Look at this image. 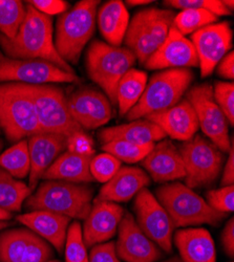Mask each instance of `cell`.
Masks as SVG:
<instances>
[{
  "instance_id": "cell-42",
  "label": "cell",
  "mask_w": 234,
  "mask_h": 262,
  "mask_svg": "<svg viewBox=\"0 0 234 262\" xmlns=\"http://www.w3.org/2000/svg\"><path fill=\"white\" fill-rule=\"evenodd\" d=\"M89 262H121L116 252V243L94 246L89 254Z\"/></svg>"
},
{
  "instance_id": "cell-39",
  "label": "cell",
  "mask_w": 234,
  "mask_h": 262,
  "mask_svg": "<svg viewBox=\"0 0 234 262\" xmlns=\"http://www.w3.org/2000/svg\"><path fill=\"white\" fill-rule=\"evenodd\" d=\"M206 203L215 211L223 214L234 211V187L224 186L220 189L209 190L206 193Z\"/></svg>"
},
{
  "instance_id": "cell-46",
  "label": "cell",
  "mask_w": 234,
  "mask_h": 262,
  "mask_svg": "<svg viewBox=\"0 0 234 262\" xmlns=\"http://www.w3.org/2000/svg\"><path fill=\"white\" fill-rule=\"evenodd\" d=\"M228 160L223 168L222 186H232L234 183V141L231 139V146L228 151Z\"/></svg>"
},
{
  "instance_id": "cell-35",
  "label": "cell",
  "mask_w": 234,
  "mask_h": 262,
  "mask_svg": "<svg viewBox=\"0 0 234 262\" xmlns=\"http://www.w3.org/2000/svg\"><path fill=\"white\" fill-rule=\"evenodd\" d=\"M66 262H89L88 248L84 244L82 228L79 222L70 225L65 245Z\"/></svg>"
},
{
  "instance_id": "cell-20",
  "label": "cell",
  "mask_w": 234,
  "mask_h": 262,
  "mask_svg": "<svg viewBox=\"0 0 234 262\" xmlns=\"http://www.w3.org/2000/svg\"><path fill=\"white\" fill-rule=\"evenodd\" d=\"M31 170L29 187L34 191L50 166L67 151V137L57 134L40 133L28 140Z\"/></svg>"
},
{
  "instance_id": "cell-48",
  "label": "cell",
  "mask_w": 234,
  "mask_h": 262,
  "mask_svg": "<svg viewBox=\"0 0 234 262\" xmlns=\"http://www.w3.org/2000/svg\"><path fill=\"white\" fill-rule=\"evenodd\" d=\"M11 218H12V213L0 208V221L9 222V221H11Z\"/></svg>"
},
{
  "instance_id": "cell-33",
  "label": "cell",
  "mask_w": 234,
  "mask_h": 262,
  "mask_svg": "<svg viewBox=\"0 0 234 262\" xmlns=\"http://www.w3.org/2000/svg\"><path fill=\"white\" fill-rule=\"evenodd\" d=\"M217 20L218 17L208 11L188 9L182 10L179 14H176L173 27L183 36H186L189 34L193 35L197 31L215 24Z\"/></svg>"
},
{
  "instance_id": "cell-30",
  "label": "cell",
  "mask_w": 234,
  "mask_h": 262,
  "mask_svg": "<svg viewBox=\"0 0 234 262\" xmlns=\"http://www.w3.org/2000/svg\"><path fill=\"white\" fill-rule=\"evenodd\" d=\"M34 232L28 228L6 230L0 234V262H21Z\"/></svg>"
},
{
  "instance_id": "cell-26",
  "label": "cell",
  "mask_w": 234,
  "mask_h": 262,
  "mask_svg": "<svg viewBox=\"0 0 234 262\" xmlns=\"http://www.w3.org/2000/svg\"><path fill=\"white\" fill-rule=\"evenodd\" d=\"M93 158L83 157L66 151L45 172L42 180L63 181L74 184H90L94 182L90 164Z\"/></svg>"
},
{
  "instance_id": "cell-44",
  "label": "cell",
  "mask_w": 234,
  "mask_h": 262,
  "mask_svg": "<svg viewBox=\"0 0 234 262\" xmlns=\"http://www.w3.org/2000/svg\"><path fill=\"white\" fill-rule=\"evenodd\" d=\"M222 245L226 255L230 258L234 256V218L227 222L222 233Z\"/></svg>"
},
{
  "instance_id": "cell-14",
  "label": "cell",
  "mask_w": 234,
  "mask_h": 262,
  "mask_svg": "<svg viewBox=\"0 0 234 262\" xmlns=\"http://www.w3.org/2000/svg\"><path fill=\"white\" fill-rule=\"evenodd\" d=\"M233 32L227 21L209 25L191 35L195 47L201 76L208 77L216 70L219 62L232 48Z\"/></svg>"
},
{
  "instance_id": "cell-53",
  "label": "cell",
  "mask_w": 234,
  "mask_h": 262,
  "mask_svg": "<svg viewBox=\"0 0 234 262\" xmlns=\"http://www.w3.org/2000/svg\"><path fill=\"white\" fill-rule=\"evenodd\" d=\"M2 148H3V141L0 140V150H2Z\"/></svg>"
},
{
  "instance_id": "cell-21",
  "label": "cell",
  "mask_w": 234,
  "mask_h": 262,
  "mask_svg": "<svg viewBox=\"0 0 234 262\" xmlns=\"http://www.w3.org/2000/svg\"><path fill=\"white\" fill-rule=\"evenodd\" d=\"M158 125L166 135L174 140L186 142L195 137L199 130V122L193 106L186 100L162 113L144 118Z\"/></svg>"
},
{
  "instance_id": "cell-1",
  "label": "cell",
  "mask_w": 234,
  "mask_h": 262,
  "mask_svg": "<svg viewBox=\"0 0 234 262\" xmlns=\"http://www.w3.org/2000/svg\"><path fill=\"white\" fill-rule=\"evenodd\" d=\"M26 10V18L13 39L0 34V47L6 56L12 59L46 60L68 73H75L56 51L52 18L28 3Z\"/></svg>"
},
{
  "instance_id": "cell-16",
  "label": "cell",
  "mask_w": 234,
  "mask_h": 262,
  "mask_svg": "<svg viewBox=\"0 0 234 262\" xmlns=\"http://www.w3.org/2000/svg\"><path fill=\"white\" fill-rule=\"evenodd\" d=\"M118 230L116 252L123 261L157 262L162 258L159 247L141 231L131 213L124 214Z\"/></svg>"
},
{
  "instance_id": "cell-47",
  "label": "cell",
  "mask_w": 234,
  "mask_h": 262,
  "mask_svg": "<svg viewBox=\"0 0 234 262\" xmlns=\"http://www.w3.org/2000/svg\"><path fill=\"white\" fill-rule=\"evenodd\" d=\"M126 4L129 6H144L152 4V0H129V2H126Z\"/></svg>"
},
{
  "instance_id": "cell-43",
  "label": "cell",
  "mask_w": 234,
  "mask_h": 262,
  "mask_svg": "<svg viewBox=\"0 0 234 262\" xmlns=\"http://www.w3.org/2000/svg\"><path fill=\"white\" fill-rule=\"evenodd\" d=\"M27 3L32 5L40 13L50 17L57 14H63L69 10V4L63 0H32V2Z\"/></svg>"
},
{
  "instance_id": "cell-18",
  "label": "cell",
  "mask_w": 234,
  "mask_h": 262,
  "mask_svg": "<svg viewBox=\"0 0 234 262\" xmlns=\"http://www.w3.org/2000/svg\"><path fill=\"white\" fill-rule=\"evenodd\" d=\"M124 209L112 202L94 200L92 210L85 218L82 234L87 248L104 244L113 238L124 216Z\"/></svg>"
},
{
  "instance_id": "cell-3",
  "label": "cell",
  "mask_w": 234,
  "mask_h": 262,
  "mask_svg": "<svg viewBox=\"0 0 234 262\" xmlns=\"http://www.w3.org/2000/svg\"><path fill=\"white\" fill-rule=\"evenodd\" d=\"M99 0H82L59 16L55 48L68 64H77L96 29Z\"/></svg>"
},
{
  "instance_id": "cell-38",
  "label": "cell",
  "mask_w": 234,
  "mask_h": 262,
  "mask_svg": "<svg viewBox=\"0 0 234 262\" xmlns=\"http://www.w3.org/2000/svg\"><path fill=\"white\" fill-rule=\"evenodd\" d=\"M166 6L172 7L179 10H204L212 13L217 17L219 16H228L232 15L220 0H169V2L164 3Z\"/></svg>"
},
{
  "instance_id": "cell-41",
  "label": "cell",
  "mask_w": 234,
  "mask_h": 262,
  "mask_svg": "<svg viewBox=\"0 0 234 262\" xmlns=\"http://www.w3.org/2000/svg\"><path fill=\"white\" fill-rule=\"evenodd\" d=\"M67 151L83 157L94 158V141L84 130L76 131L67 138Z\"/></svg>"
},
{
  "instance_id": "cell-15",
  "label": "cell",
  "mask_w": 234,
  "mask_h": 262,
  "mask_svg": "<svg viewBox=\"0 0 234 262\" xmlns=\"http://www.w3.org/2000/svg\"><path fill=\"white\" fill-rule=\"evenodd\" d=\"M146 70L165 71L199 67L195 47L189 39L172 27L167 38L144 63Z\"/></svg>"
},
{
  "instance_id": "cell-23",
  "label": "cell",
  "mask_w": 234,
  "mask_h": 262,
  "mask_svg": "<svg viewBox=\"0 0 234 262\" xmlns=\"http://www.w3.org/2000/svg\"><path fill=\"white\" fill-rule=\"evenodd\" d=\"M151 184L148 174L138 167H121L115 176L100 189L95 200L125 203Z\"/></svg>"
},
{
  "instance_id": "cell-27",
  "label": "cell",
  "mask_w": 234,
  "mask_h": 262,
  "mask_svg": "<svg viewBox=\"0 0 234 262\" xmlns=\"http://www.w3.org/2000/svg\"><path fill=\"white\" fill-rule=\"evenodd\" d=\"M100 32L109 45L120 47L130 26V14L120 0H111L104 4L97 13Z\"/></svg>"
},
{
  "instance_id": "cell-45",
  "label": "cell",
  "mask_w": 234,
  "mask_h": 262,
  "mask_svg": "<svg viewBox=\"0 0 234 262\" xmlns=\"http://www.w3.org/2000/svg\"><path fill=\"white\" fill-rule=\"evenodd\" d=\"M217 73L220 77L233 80L234 79V53L229 52L217 65Z\"/></svg>"
},
{
  "instance_id": "cell-36",
  "label": "cell",
  "mask_w": 234,
  "mask_h": 262,
  "mask_svg": "<svg viewBox=\"0 0 234 262\" xmlns=\"http://www.w3.org/2000/svg\"><path fill=\"white\" fill-rule=\"evenodd\" d=\"M121 168V162L110 154L103 152L95 156L90 164V171L95 181L108 183Z\"/></svg>"
},
{
  "instance_id": "cell-24",
  "label": "cell",
  "mask_w": 234,
  "mask_h": 262,
  "mask_svg": "<svg viewBox=\"0 0 234 262\" xmlns=\"http://www.w3.org/2000/svg\"><path fill=\"white\" fill-rule=\"evenodd\" d=\"M183 262H217L215 240L204 228H184L173 238Z\"/></svg>"
},
{
  "instance_id": "cell-25",
  "label": "cell",
  "mask_w": 234,
  "mask_h": 262,
  "mask_svg": "<svg viewBox=\"0 0 234 262\" xmlns=\"http://www.w3.org/2000/svg\"><path fill=\"white\" fill-rule=\"evenodd\" d=\"M99 138L103 144L125 141L138 145H154L167 137L158 125L144 119L103 129L99 133Z\"/></svg>"
},
{
  "instance_id": "cell-7",
  "label": "cell",
  "mask_w": 234,
  "mask_h": 262,
  "mask_svg": "<svg viewBox=\"0 0 234 262\" xmlns=\"http://www.w3.org/2000/svg\"><path fill=\"white\" fill-rule=\"evenodd\" d=\"M136 56L127 48L113 47L95 40L87 53V70L90 78L108 95L111 104H117V89L123 76L133 69Z\"/></svg>"
},
{
  "instance_id": "cell-29",
  "label": "cell",
  "mask_w": 234,
  "mask_h": 262,
  "mask_svg": "<svg viewBox=\"0 0 234 262\" xmlns=\"http://www.w3.org/2000/svg\"><path fill=\"white\" fill-rule=\"evenodd\" d=\"M32 192L27 184L0 168V208L10 213L20 212Z\"/></svg>"
},
{
  "instance_id": "cell-32",
  "label": "cell",
  "mask_w": 234,
  "mask_h": 262,
  "mask_svg": "<svg viewBox=\"0 0 234 262\" xmlns=\"http://www.w3.org/2000/svg\"><path fill=\"white\" fill-rule=\"evenodd\" d=\"M27 10L19 0H0V34L13 39L26 18Z\"/></svg>"
},
{
  "instance_id": "cell-4",
  "label": "cell",
  "mask_w": 234,
  "mask_h": 262,
  "mask_svg": "<svg viewBox=\"0 0 234 262\" xmlns=\"http://www.w3.org/2000/svg\"><path fill=\"white\" fill-rule=\"evenodd\" d=\"M156 199L166 210L176 228L210 225L219 226L227 214L215 211L206 201L181 183L165 184L156 191Z\"/></svg>"
},
{
  "instance_id": "cell-19",
  "label": "cell",
  "mask_w": 234,
  "mask_h": 262,
  "mask_svg": "<svg viewBox=\"0 0 234 262\" xmlns=\"http://www.w3.org/2000/svg\"><path fill=\"white\" fill-rule=\"evenodd\" d=\"M142 166L148 177L156 183L169 184L185 178L184 163L179 148L168 139L154 145L142 161Z\"/></svg>"
},
{
  "instance_id": "cell-12",
  "label": "cell",
  "mask_w": 234,
  "mask_h": 262,
  "mask_svg": "<svg viewBox=\"0 0 234 262\" xmlns=\"http://www.w3.org/2000/svg\"><path fill=\"white\" fill-rule=\"evenodd\" d=\"M75 73H68L57 65L40 59H12L0 52V83L30 85L76 83Z\"/></svg>"
},
{
  "instance_id": "cell-51",
  "label": "cell",
  "mask_w": 234,
  "mask_h": 262,
  "mask_svg": "<svg viewBox=\"0 0 234 262\" xmlns=\"http://www.w3.org/2000/svg\"><path fill=\"white\" fill-rule=\"evenodd\" d=\"M163 262H183V261H182V259H181L180 257L174 256V257L169 258V259H167V260H165V261H163Z\"/></svg>"
},
{
  "instance_id": "cell-50",
  "label": "cell",
  "mask_w": 234,
  "mask_h": 262,
  "mask_svg": "<svg viewBox=\"0 0 234 262\" xmlns=\"http://www.w3.org/2000/svg\"><path fill=\"white\" fill-rule=\"evenodd\" d=\"M11 226H12V224H11L10 222H3V221H0V231L5 230V229H7V228H9V227H11Z\"/></svg>"
},
{
  "instance_id": "cell-34",
  "label": "cell",
  "mask_w": 234,
  "mask_h": 262,
  "mask_svg": "<svg viewBox=\"0 0 234 262\" xmlns=\"http://www.w3.org/2000/svg\"><path fill=\"white\" fill-rule=\"evenodd\" d=\"M154 145H138L125 141H112L103 144L102 149L106 154L112 155L120 162L135 164L142 162L150 154Z\"/></svg>"
},
{
  "instance_id": "cell-8",
  "label": "cell",
  "mask_w": 234,
  "mask_h": 262,
  "mask_svg": "<svg viewBox=\"0 0 234 262\" xmlns=\"http://www.w3.org/2000/svg\"><path fill=\"white\" fill-rule=\"evenodd\" d=\"M175 16L170 10L150 8L139 11L130 21L124 42L141 64L144 65L165 41Z\"/></svg>"
},
{
  "instance_id": "cell-37",
  "label": "cell",
  "mask_w": 234,
  "mask_h": 262,
  "mask_svg": "<svg viewBox=\"0 0 234 262\" xmlns=\"http://www.w3.org/2000/svg\"><path fill=\"white\" fill-rule=\"evenodd\" d=\"M214 97L216 103L226 117L228 124H234V84L233 82H216Z\"/></svg>"
},
{
  "instance_id": "cell-31",
  "label": "cell",
  "mask_w": 234,
  "mask_h": 262,
  "mask_svg": "<svg viewBox=\"0 0 234 262\" xmlns=\"http://www.w3.org/2000/svg\"><path fill=\"white\" fill-rule=\"evenodd\" d=\"M0 168L17 180L29 177L31 160L28 140H21L0 155Z\"/></svg>"
},
{
  "instance_id": "cell-28",
  "label": "cell",
  "mask_w": 234,
  "mask_h": 262,
  "mask_svg": "<svg viewBox=\"0 0 234 262\" xmlns=\"http://www.w3.org/2000/svg\"><path fill=\"white\" fill-rule=\"evenodd\" d=\"M147 84V74L132 69L120 80L117 89V104L121 116H126L141 99Z\"/></svg>"
},
{
  "instance_id": "cell-40",
  "label": "cell",
  "mask_w": 234,
  "mask_h": 262,
  "mask_svg": "<svg viewBox=\"0 0 234 262\" xmlns=\"http://www.w3.org/2000/svg\"><path fill=\"white\" fill-rule=\"evenodd\" d=\"M52 246L34 233L29 242L21 262H48L54 259Z\"/></svg>"
},
{
  "instance_id": "cell-2",
  "label": "cell",
  "mask_w": 234,
  "mask_h": 262,
  "mask_svg": "<svg viewBox=\"0 0 234 262\" xmlns=\"http://www.w3.org/2000/svg\"><path fill=\"white\" fill-rule=\"evenodd\" d=\"M94 189L88 184L45 181L26 202L31 211H49L84 221L93 207Z\"/></svg>"
},
{
  "instance_id": "cell-11",
  "label": "cell",
  "mask_w": 234,
  "mask_h": 262,
  "mask_svg": "<svg viewBox=\"0 0 234 262\" xmlns=\"http://www.w3.org/2000/svg\"><path fill=\"white\" fill-rule=\"evenodd\" d=\"M186 100L193 106L199 127L206 138L222 152H228L231 146L228 121L214 97V89L208 83L191 87L187 91Z\"/></svg>"
},
{
  "instance_id": "cell-5",
  "label": "cell",
  "mask_w": 234,
  "mask_h": 262,
  "mask_svg": "<svg viewBox=\"0 0 234 262\" xmlns=\"http://www.w3.org/2000/svg\"><path fill=\"white\" fill-rule=\"evenodd\" d=\"M193 81L194 73L188 69L157 73L146 84L141 99L126 115V119L133 122L172 108L182 100Z\"/></svg>"
},
{
  "instance_id": "cell-10",
  "label": "cell",
  "mask_w": 234,
  "mask_h": 262,
  "mask_svg": "<svg viewBox=\"0 0 234 262\" xmlns=\"http://www.w3.org/2000/svg\"><path fill=\"white\" fill-rule=\"evenodd\" d=\"M0 128L11 142L41 133L32 100L16 83H0Z\"/></svg>"
},
{
  "instance_id": "cell-22",
  "label": "cell",
  "mask_w": 234,
  "mask_h": 262,
  "mask_svg": "<svg viewBox=\"0 0 234 262\" xmlns=\"http://www.w3.org/2000/svg\"><path fill=\"white\" fill-rule=\"evenodd\" d=\"M17 222L25 225L39 237L44 238L60 254L65 251L71 218L49 211H31L17 216Z\"/></svg>"
},
{
  "instance_id": "cell-13",
  "label": "cell",
  "mask_w": 234,
  "mask_h": 262,
  "mask_svg": "<svg viewBox=\"0 0 234 262\" xmlns=\"http://www.w3.org/2000/svg\"><path fill=\"white\" fill-rule=\"evenodd\" d=\"M137 224L141 231L166 253H173L175 225L156 196L147 188L142 189L134 203Z\"/></svg>"
},
{
  "instance_id": "cell-6",
  "label": "cell",
  "mask_w": 234,
  "mask_h": 262,
  "mask_svg": "<svg viewBox=\"0 0 234 262\" xmlns=\"http://www.w3.org/2000/svg\"><path fill=\"white\" fill-rule=\"evenodd\" d=\"M16 84L32 100L41 133L57 134L68 138L76 131L83 130L72 118L68 97L60 86L56 84Z\"/></svg>"
},
{
  "instance_id": "cell-49",
  "label": "cell",
  "mask_w": 234,
  "mask_h": 262,
  "mask_svg": "<svg viewBox=\"0 0 234 262\" xmlns=\"http://www.w3.org/2000/svg\"><path fill=\"white\" fill-rule=\"evenodd\" d=\"M223 4H224V6H225V7H226L230 12H232V11H233L234 3L232 2V0H229V2H228V0H224Z\"/></svg>"
},
{
  "instance_id": "cell-9",
  "label": "cell",
  "mask_w": 234,
  "mask_h": 262,
  "mask_svg": "<svg viewBox=\"0 0 234 262\" xmlns=\"http://www.w3.org/2000/svg\"><path fill=\"white\" fill-rule=\"evenodd\" d=\"M184 168L185 185L190 189L214 185L223 170L224 152L207 138L196 135L179 148Z\"/></svg>"
},
{
  "instance_id": "cell-17",
  "label": "cell",
  "mask_w": 234,
  "mask_h": 262,
  "mask_svg": "<svg viewBox=\"0 0 234 262\" xmlns=\"http://www.w3.org/2000/svg\"><path fill=\"white\" fill-rule=\"evenodd\" d=\"M72 118L83 130H92L109 123L113 116L109 98L93 89H80L68 97Z\"/></svg>"
},
{
  "instance_id": "cell-52",
  "label": "cell",
  "mask_w": 234,
  "mask_h": 262,
  "mask_svg": "<svg viewBox=\"0 0 234 262\" xmlns=\"http://www.w3.org/2000/svg\"><path fill=\"white\" fill-rule=\"evenodd\" d=\"M48 262H60L58 259H53V260H51V261H48Z\"/></svg>"
}]
</instances>
